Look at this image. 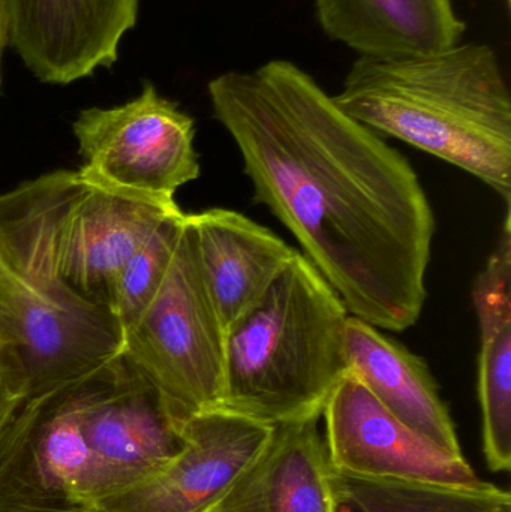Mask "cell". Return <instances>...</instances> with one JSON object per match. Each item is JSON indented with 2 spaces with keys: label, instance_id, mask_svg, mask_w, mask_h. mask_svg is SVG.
<instances>
[{
  "label": "cell",
  "instance_id": "3",
  "mask_svg": "<svg viewBox=\"0 0 511 512\" xmlns=\"http://www.w3.org/2000/svg\"><path fill=\"white\" fill-rule=\"evenodd\" d=\"M83 186L78 171H54L0 195V262L20 298L24 397L74 384L122 352L119 322L63 273L66 221Z\"/></svg>",
  "mask_w": 511,
  "mask_h": 512
},
{
  "label": "cell",
  "instance_id": "8",
  "mask_svg": "<svg viewBox=\"0 0 511 512\" xmlns=\"http://www.w3.org/2000/svg\"><path fill=\"white\" fill-rule=\"evenodd\" d=\"M81 429L87 450V510L158 474L185 445L179 424L155 388L122 355L99 372Z\"/></svg>",
  "mask_w": 511,
  "mask_h": 512
},
{
  "label": "cell",
  "instance_id": "15",
  "mask_svg": "<svg viewBox=\"0 0 511 512\" xmlns=\"http://www.w3.org/2000/svg\"><path fill=\"white\" fill-rule=\"evenodd\" d=\"M347 355L350 372L387 411L441 448L464 454L449 408L422 357L356 316L348 319Z\"/></svg>",
  "mask_w": 511,
  "mask_h": 512
},
{
  "label": "cell",
  "instance_id": "6",
  "mask_svg": "<svg viewBox=\"0 0 511 512\" xmlns=\"http://www.w3.org/2000/svg\"><path fill=\"white\" fill-rule=\"evenodd\" d=\"M72 129L89 185L171 200L200 177L194 119L150 81L126 104L81 111Z\"/></svg>",
  "mask_w": 511,
  "mask_h": 512
},
{
  "label": "cell",
  "instance_id": "23",
  "mask_svg": "<svg viewBox=\"0 0 511 512\" xmlns=\"http://www.w3.org/2000/svg\"><path fill=\"white\" fill-rule=\"evenodd\" d=\"M506 2L509 3V5H510L511 0H506Z\"/></svg>",
  "mask_w": 511,
  "mask_h": 512
},
{
  "label": "cell",
  "instance_id": "13",
  "mask_svg": "<svg viewBox=\"0 0 511 512\" xmlns=\"http://www.w3.org/2000/svg\"><path fill=\"white\" fill-rule=\"evenodd\" d=\"M207 292L225 333L266 294L296 255L275 233L242 213L188 215Z\"/></svg>",
  "mask_w": 511,
  "mask_h": 512
},
{
  "label": "cell",
  "instance_id": "14",
  "mask_svg": "<svg viewBox=\"0 0 511 512\" xmlns=\"http://www.w3.org/2000/svg\"><path fill=\"white\" fill-rule=\"evenodd\" d=\"M320 420L273 426L266 447L206 512H335Z\"/></svg>",
  "mask_w": 511,
  "mask_h": 512
},
{
  "label": "cell",
  "instance_id": "9",
  "mask_svg": "<svg viewBox=\"0 0 511 512\" xmlns=\"http://www.w3.org/2000/svg\"><path fill=\"white\" fill-rule=\"evenodd\" d=\"M324 442L333 471L366 480L479 487L464 454L429 441L387 411L348 372L324 405Z\"/></svg>",
  "mask_w": 511,
  "mask_h": 512
},
{
  "label": "cell",
  "instance_id": "4",
  "mask_svg": "<svg viewBox=\"0 0 511 512\" xmlns=\"http://www.w3.org/2000/svg\"><path fill=\"white\" fill-rule=\"evenodd\" d=\"M347 307L297 251L225 337L219 408L278 426L321 417L350 372Z\"/></svg>",
  "mask_w": 511,
  "mask_h": 512
},
{
  "label": "cell",
  "instance_id": "2",
  "mask_svg": "<svg viewBox=\"0 0 511 512\" xmlns=\"http://www.w3.org/2000/svg\"><path fill=\"white\" fill-rule=\"evenodd\" d=\"M333 99L377 134L482 180L511 207V95L491 45L359 57Z\"/></svg>",
  "mask_w": 511,
  "mask_h": 512
},
{
  "label": "cell",
  "instance_id": "12",
  "mask_svg": "<svg viewBox=\"0 0 511 512\" xmlns=\"http://www.w3.org/2000/svg\"><path fill=\"white\" fill-rule=\"evenodd\" d=\"M179 213L174 198L138 197L84 182L63 237L66 279L87 301L110 312L111 295L126 262Z\"/></svg>",
  "mask_w": 511,
  "mask_h": 512
},
{
  "label": "cell",
  "instance_id": "20",
  "mask_svg": "<svg viewBox=\"0 0 511 512\" xmlns=\"http://www.w3.org/2000/svg\"><path fill=\"white\" fill-rule=\"evenodd\" d=\"M21 339L20 298L14 280L0 262V352L17 349Z\"/></svg>",
  "mask_w": 511,
  "mask_h": 512
},
{
  "label": "cell",
  "instance_id": "16",
  "mask_svg": "<svg viewBox=\"0 0 511 512\" xmlns=\"http://www.w3.org/2000/svg\"><path fill=\"white\" fill-rule=\"evenodd\" d=\"M333 41L360 57H402L462 42L465 23L455 0H314Z\"/></svg>",
  "mask_w": 511,
  "mask_h": 512
},
{
  "label": "cell",
  "instance_id": "10",
  "mask_svg": "<svg viewBox=\"0 0 511 512\" xmlns=\"http://www.w3.org/2000/svg\"><path fill=\"white\" fill-rule=\"evenodd\" d=\"M273 426L222 408L183 421L182 451L143 483L86 512H206L266 447Z\"/></svg>",
  "mask_w": 511,
  "mask_h": 512
},
{
  "label": "cell",
  "instance_id": "17",
  "mask_svg": "<svg viewBox=\"0 0 511 512\" xmlns=\"http://www.w3.org/2000/svg\"><path fill=\"white\" fill-rule=\"evenodd\" d=\"M480 328L479 400L483 454L492 472L511 468V207L473 288Z\"/></svg>",
  "mask_w": 511,
  "mask_h": 512
},
{
  "label": "cell",
  "instance_id": "22",
  "mask_svg": "<svg viewBox=\"0 0 511 512\" xmlns=\"http://www.w3.org/2000/svg\"><path fill=\"white\" fill-rule=\"evenodd\" d=\"M9 45V5L8 0H0V87H2L3 54Z\"/></svg>",
  "mask_w": 511,
  "mask_h": 512
},
{
  "label": "cell",
  "instance_id": "1",
  "mask_svg": "<svg viewBox=\"0 0 511 512\" xmlns=\"http://www.w3.org/2000/svg\"><path fill=\"white\" fill-rule=\"evenodd\" d=\"M207 92L255 203L293 234L348 313L393 333L416 325L437 227L408 159L290 60L224 72Z\"/></svg>",
  "mask_w": 511,
  "mask_h": 512
},
{
  "label": "cell",
  "instance_id": "21",
  "mask_svg": "<svg viewBox=\"0 0 511 512\" xmlns=\"http://www.w3.org/2000/svg\"><path fill=\"white\" fill-rule=\"evenodd\" d=\"M23 397V378L15 349H6L0 352V418Z\"/></svg>",
  "mask_w": 511,
  "mask_h": 512
},
{
  "label": "cell",
  "instance_id": "11",
  "mask_svg": "<svg viewBox=\"0 0 511 512\" xmlns=\"http://www.w3.org/2000/svg\"><path fill=\"white\" fill-rule=\"evenodd\" d=\"M9 45L42 83L71 84L110 68L140 0H8Z\"/></svg>",
  "mask_w": 511,
  "mask_h": 512
},
{
  "label": "cell",
  "instance_id": "7",
  "mask_svg": "<svg viewBox=\"0 0 511 512\" xmlns=\"http://www.w3.org/2000/svg\"><path fill=\"white\" fill-rule=\"evenodd\" d=\"M99 372L23 397L0 418V512L87 511L81 423Z\"/></svg>",
  "mask_w": 511,
  "mask_h": 512
},
{
  "label": "cell",
  "instance_id": "19",
  "mask_svg": "<svg viewBox=\"0 0 511 512\" xmlns=\"http://www.w3.org/2000/svg\"><path fill=\"white\" fill-rule=\"evenodd\" d=\"M185 221L182 212L164 222L120 271L110 300V312L120 330L140 315L164 280Z\"/></svg>",
  "mask_w": 511,
  "mask_h": 512
},
{
  "label": "cell",
  "instance_id": "5",
  "mask_svg": "<svg viewBox=\"0 0 511 512\" xmlns=\"http://www.w3.org/2000/svg\"><path fill=\"white\" fill-rule=\"evenodd\" d=\"M225 337L186 215L164 280L122 330L120 355L155 388L170 417L182 426L200 412L219 408Z\"/></svg>",
  "mask_w": 511,
  "mask_h": 512
},
{
  "label": "cell",
  "instance_id": "18",
  "mask_svg": "<svg viewBox=\"0 0 511 512\" xmlns=\"http://www.w3.org/2000/svg\"><path fill=\"white\" fill-rule=\"evenodd\" d=\"M335 512H511V496L491 483L479 487L366 480L332 469Z\"/></svg>",
  "mask_w": 511,
  "mask_h": 512
}]
</instances>
